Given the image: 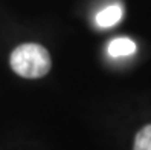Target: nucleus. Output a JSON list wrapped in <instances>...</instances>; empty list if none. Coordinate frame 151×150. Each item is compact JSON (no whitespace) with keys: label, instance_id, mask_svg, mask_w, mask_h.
I'll list each match as a JSON object with an SVG mask.
<instances>
[{"label":"nucleus","instance_id":"f257e3e1","mask_svg":"<svg viewBox=\"0 0 151 150\" xmlns=\"http://www.w3.org/2000/svg\"><path fill=\"white\" fill-rule=\"evenodd\" d=\"M12 70L23 78H41L52 67L47 49L37 43H24L17 46L9 58Z\"/></svg>","mask_w":151,"mask_h":150},{"label":"nucleus","instance_id":"f03ea898","mask_svg":"<svg viewBox=\"0 0 151 150\" xmlns=\"http://www.w3.org/2000/svg\"><path fill=\"white\" fill-rule=\"evenodd\" d=\"M122 19V8L119 5H110L96 15V23L101 28H110L114 26Z\"/></svg>","mask_w":151,"mask_h":150},{"label":"nucleus","instance_id":"7ed1b4c3","mask_svg":"<svg viewBox=\"0 0 151 150\" xmlns=\"http://www.w3.org/2000/svg\"><path fill=\"white\" fill-rule=\"evenodd\" d=\"M134 52H136V43L125 37L114 38L109 45V54L111 57H127L134 54Z\"/></svg>","mask_w":151,"mask_h":150},{"label":"nucleus","instance_id":"20e7f679","mask_svg":"<svg viewBox=\"0 0 151 150\" xmlns=\"http://www.w3.org/2000/svg\"><path fill=\"white\" fill-rule=\"evenodd\" d=\"M133 150H151V124L145 126L136 135Z\"/></svg>","mask_w":151,"mask_h":150}]
</instances>
